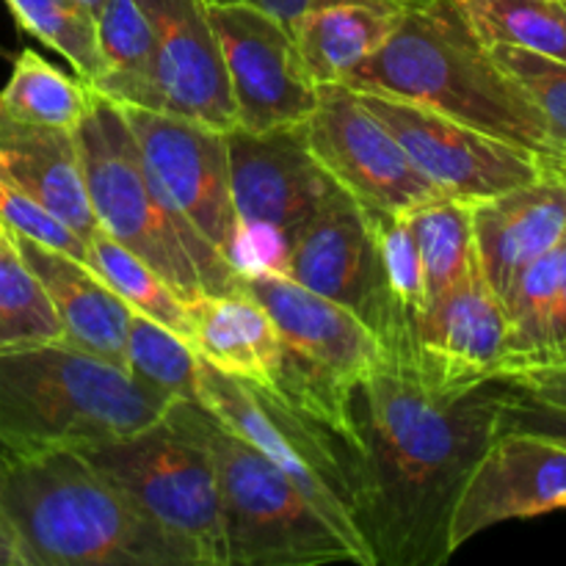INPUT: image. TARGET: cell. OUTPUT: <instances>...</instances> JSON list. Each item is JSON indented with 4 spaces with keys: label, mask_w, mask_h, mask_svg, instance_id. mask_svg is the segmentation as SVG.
<instances>
[{
    "label": "cell",
    "mask_w": 566,
    "mask_h": 566,
    "mask_svg": "<svg viewBox=\"0 0 566 566\" xmlns=\"http://www.w3.org/2000/svg\"><path fill=\"white\" fill-rule=\"evenodd\" d=\"M506 396V376L451 396L392 368L354 385L357 528L374 566H440L451 558L453 506L497 437Z\"/></svg>",
    "instance_id": "1"
},
{
    "label": "cell",
    "mask_w": 566,
    "mask_h": 566,
    "mask_svg": "<svg viewBox=\"0 0 566 566\" xmlns=\"http://www.w3.org/2000/svg\"><path fill=\"white\" fill-rule=\"evenodd\" d=\"M343 86L407 99L501 142L556 158V144L528 94L503 72L459 0H409L385 48Z\"/></svg>",
    "instance_id": "2"
},
{
    "label": "cell",
    "mask_w": 566,
    "mask_h": 566,
    "mask_svg": "<svg viewBox=\"0 0 566 566\" xmlns=\"http://www.w3.org/2000/svg\"><path fill=\"white\" fill-rule=\"evenodd\" d=\"M0 520L22 566H199L180 539L138 512L81 451L6 464Z\"/></svg>",
    "instance_id": "3"
},
{
    "label": "cell",
    "mask_w": 566,
    "mask_h": 566,
    "mask_svg": "<svg viewBox=\"0 0 566 566\" xmlns=\"http://www.w3.org/2000/svg\"><path fill=\"white\" fill-rule=\"evenodd\" d=\"M177 398L64 340L0 352V459L86 451L158 423Z\"/></svg>",
    "instance_id": "4"
},
{
    "label": "cell",
    "mask_w": 566,
    "mask_h": 566,
    "mask_svg": "<svg viewBox=\"0 0 566 566\" xmlns=\"http://www.w3.org/2000/svg\"><path fill=\"white\" fill-rule=\"evenodd\" d=\"M75 142L88 205L105 235L153 265L188 304L208 293L238 291V274L224 254L155 191L114 99L94 92Z\"/></svg>",
    "instance_id": "5"
},
{
    "label": "cell",
    "mask_w": 566,
    "mask_h": 566,
    "mask_svg": "<svg viewBox=\"0 0 566 566\" xmlns=\"http://www.w3.org/2000/svg\"><path fill=\"white\" fill-rule=\"evenodd\" d=\"M171 418L191 431L216 468L227 566H318L363 556L258 448L227 429L199 401H175Z\"/></svg>",
    "instance_id": "6"
},
{
    "label": "cell",
    "mask_w": 566,
    "mask_h": 566,
    "mask_svg": "<svg viewBox=\"0 0 566 566\" xmlns=\"http://www.w3.org/2000/svg\"><path fill=\"white\" fill-rule=\"evenodd\" d=\"M197 401L241 440L258 448L318 509L326 523L374 566L357 528L359 462L343 437L260 385L199 363Z\"/></svg>",
    "instance_id": "7"
},
{
    "label": "cell",
    "mask_w": 566,
    "mask_h": 566,
    "mask_svg": "<svg viewBox=\"0 0 566 566\" xmlns=\"http://www.w3.org/2000/svg\"><path fill=\"white\" fill-rule=\"evenodd\" d=\"M81 453L138 512L180 539L199 566H227L216 468L202 442L171 412L136 434Z\"/></svg>",
    "instance_id": "8"
},
{
    "label": "cell",
    "mask_w": 566,
    "mask_h": 566,
    "mask_svg": "<svg viewBox=\"0 0 566 566\" xmlns=\"http://www.w3.org/2000/svg\"><path fill=\"white\" fill-rule=\"evenodd\" d=\"M287 276L352 310L379 340L385 368L407 374L415 324L387 293L368 210L340 186L293 235Z\"/></svg>",
    "instance_id": "9"
},
{
    "label": "cell",
    "mask_w": 566,
    "mask_h": 566,
    "mask_svg": "<svg viewBox=\"0 0 566 566\" xmlns=\"http://www.w3.org/2000/svg\"><path fill=\"white\" fill-rule=\"evenodd\" d=\"M302 130L326 175L365 210L407 216L442 197L354 88L318 86V103Z\"/></svg>",
    "instance_id": "10"
},
{
    "label": "cell",
    "mask_w": 566,
    "mask_h": 566,
    "mask_svg": "<svg viewBox=\"0 0 566 566\" xmlns=\"http://www.w3.org/2000/svg\"><path fill=\"white\" fill-rule=\"evenodd\" d=\"M357 94L385 122L409 160L442 197L475 205L512 188L528 186L545 175L542 158L528 149L514 147L407 99Z\"/></svg>",
    "instance_id": "11"
},
{
    "label": "cell",
    "mask_w": 566,
    "mask_h": 566,
    "mask_svg": "<svg viewBox=\"0 0 566 566\" xmlns=\"http://www.w3.org/2000/svg\"><path fill=\"white\" fill-rule=\"evenodd\" d=\"M230 77L235 127L252 133L296 127L318 103L291 28L252 6H208Z\"/></svg>",
    "instance_id": "12"
},
{
    "label": "cell",
    "mask_w": 566,
    "mask_h": 566,
    "mask_svg": "<svg viewBox=\"0 0 566 566\" xmlns=\"http://www.w3.org/2000/svg\"><path fill=\"white\" fill-rule=\"evenodd\" d=\"M119 108L155 191L224 254L235 230L227 133L164 111Z\"/></svg>",
    "instance_id": "13"
},
{
    "label": "cell",
    "mask_w": 566,
    "mask_h": 566,
    "mask_svg": "<svg viewBox=\"0 0 566 566\" xmlns=\"http://www.w3.org/2000/svg\"><path fill=\"white\" fill-rule=\"evenodd\" d=\"M506 359L503 302L475 263L418 318L409 376L434 392H464L495 379Z\"/></svg>",
    "instance_id": "14"
},
{
    "label": "cell",
    "mask_w": 566,
    "mask_h": 566,
    "mask_svg": "<svg viewBox=\"0 0 566 566\" xmlns=\"http://www.w3.org/2000/svg\"><path fill=\"white\" fill-rule=\"evenodd\" d=\"M566 509V446L501 431L470 473L448 525L453 553L492 525L531 520Z\"/></svg>",
    "instance_id": "15"
},
{
    "label": "cell",
    "mask_w": 566,
    "mask_h": 566,
    "mask_svg": "<svg viewBox=\"0 0 566 566\" xmlns=\"http://www.w3.org/2000/svg\"><path fill=\"white\" fill-rule=\"evenodd\" d=\"M155 25V108L216 130L235 127L230 77L205 0H142Z\"/></svg>",
    "instance_id": "16"
},
{
    "label": "cell",
    "mask_w": 566,
    "mask_h": 566,
    "mask_svg": "<svg viewBox=\"0 0 566 566\" xmlns=\"http://www.w3.org/2000/svg\"><path fill=\"white\" fill-rule=\"evenodd\" d=\"M235 221H263L296 235L337 182L310 153L302 125L227 130Z\"/></svg>",
    "instance_id": "17"
},
{
    "label": "cell",
    "mask_w": 566,
    "mask_h": 566,
    "mask_svg": "<svg viewBox=\"0 0 566 566\" xmlns=\"http://www.w3.org/2000/svg\"><path fill=\"white\" fill-rule=\"evenodd\" d=\"M238 287L263 304L287 352L315 374L354 387L385 368V352L376 335L343 304L298 285L291 276H238Z\"/></svg>",
    "instance_id": "18"
},
{
    "label": "cell",
    "mask_w": 566,
    "mask_h": 566,
    "mask_svg": "<svg viewBox=\"0 0 566 566\" xmlns=\"http://www.w3.org/2000/svg\"><path fill=\"white\" fill-rule=\"evenodd\" d=\"M11 243L48 293L61 340L127 370V326L133 310L83 260L14 232Z\"/></svg>",
    "instance_id": "19"
},
{
    "label": "cell",
    "mask_w": 566,
    "mask_h": 566,
    "mask_svg": "<svg viewBox=\"0 0 566 566\" xmlns=\"http://www.w3.org/2000/svg\"><path fill=\"white\" fill-rule=\"evenodd\" d=\"M566 235V186L542 175L473 205L475 254L484 280L503 298L517 274Z\"/></svg>",
    "instance_id": "20"
},
{
    "label": "cell",
    "mask_w": 566,
    "mask_h": 566,
    "mask_svg": "<svg viewBox=\"0 0 566 566\" xmlns=\"http://www.w3.org/2000/svg\"><path fill=\"white\" fill-rule=\"evenodd\" d=\"M0 180L36 199L81 241H88L99 230L72 130L0 116Z\"/></svg>",
    "instance_id": "21"
},
{
    "label": "cell",
    "mask_w": 566,
    "mask_h": 566,
    "mask_svg": "<svg viewBox=\"0 0 566 566\" xmlns=\"http://www.w3.org/2000/svg\"><path fill=\"white\" fill-rule=\"evenodd\" d=\"M191 348L224 374L271 387L285 359L274 321L247 291L208 293L188 304Z\"/></svg>",
    "instance_id": "22"
},
{
    "label": "cell",
    "mask_w": 566,
    "mask_h": 566,
    "mask_svg": "<svg viewBox=\"0 0 566 566\" xmlns=\"http://www.w3.org/2000/svg\"><path fill=\"white\" fill-rule=\"evenodd\" d=\"M409 0H337L310 9L291 33L315 86L346 83L354 70L374 59Z\"/></svg>",
    "instance_id": "23"
},
{
    "label": "cell",
    "mask_w": 566,
    "mask_h": 566,
    "mask_svg": "<svg viewBox=\"0 0 566 566\" xmlns=\"http://www.w3.org/2000/svg\"><path fill=\"white\" fill-rule=\"evenodd\" d=\"M94 25L103 55V75L92 83L94 92L119 105L153 111L155 25L142 0H105Z\"/></svg>",
    "instance_id": "24"
},
{
    "label": "cell",
    "mask_w": 566,
    "mask_h": 566,
    "mask_svg": "<svg viewBox=\"0 0 566 566\" xmlns=\"http://www.w3.org/2000/svg\"><path fill=\"white\" fill-rule=\"evenodd\" d=\"M94 103V88L50 64L36 50L14 55L11 77L0 88V116L36 127L77 130Z\"/></svg>",
    "instance_id": "25"
},
{
    "label": "cell",
    "mask_w": 566,
    "mask_h": 566,
    "mask_svg": "<svg viewBox=\"0 0 566 566\" xmlns=\"http://www.w3.org/2000/svg\"><path fill=\"white\" fill-rule=\"evenodd\" d=\"M83 263L122 298L130 310L147 315L155 324L166 326L177 337L191 346V318H188V302L138 254L116 243L103 230L94 232L86 241V258Z\"/></svg>",
    "instance_id": "26"
},
{
    "label": "cell",
    "mask_w": 566,
    "mask_h": 566,
    "mask_svg": "<svg viewBox=\"0 0 566 566\" xmlns=\"http://www.w3.org/2000/svg\"><path fill=\"white\" fill-rule=\"evenodd\" d=\"M407 219L418 241L420 260H423L426 296H429V304H434L479 263L473 238V205L440 197L415 208L412 213H407Z\"/></svg>",
    "instance_id": "27"
},
{
    "label": "cell",
    "mask_w": 566,
    "mask_h": 566,
    "mask_svg": "<svg viewBox=\"0 0 566 566\" xmlns=\"http://www.w3.org/2000/svg\"><path fill=\"white\" fill-rule=\"evenodd\" d=\"M486 44H514L566 61V6L562 0H459Z\"/></svg>",
    "instance_id": "28"
},
{
    "label": "cell",
    "mask_w": 566,
    "mask_h": 566,
    "mask_svg": "<svg viewBox=\"0 0 566 566\" xmlns=\"http://www.w3.org/2000/svg\"><path fill=\"white\" fill-rule=\"evenodd\" d=\"M22 33L64 55L75 75L92 86L103 75L94 14L77 0H6Z\"/></svg>",
    "instance_id": "29"
},
{
    "label": "cell",
    "mask_w": 566,
    "mask_h": 566,
    "mask_svg": "<svg viewBox=\"0 0 566 566\" xmlns=\"http://www.w3.org/2000/svg\"><path fill=\"white\" fill-rule=\"evenodd\" d=\"M199 357L182 337L133 310L127 326V374L177 398L197 401Z\"/></svg>",
    "instance_id": "30"
},
{
    "label": "cell",
    "mask_w": 566,
    "mask_h": 566,
    "mask_svg": "<svg viewBox=\"0 0 566 566\" xmlns=\"http://www.w3.org/2000/svg\"><path fill=\"white\" fill-rule=\"evenodd\" d=\"M48 340H61L53 304L17 249H9L0 254V352Z\"/></svg>",
    "instance_id": "31"
},
{
    "label": "cell",
    "mask_w": 566,
    "mask_h": 566,
    "mask_svg": "<svg viewBox=\"0 0 566 566\" xmlns=\"http://www.w3.org/2000/svg\"><path fill=\"white\" fill-rule=\"evenodd\" d=\"M368 219L374 227L387 293H390L392 304L401 310V315H407L418 326V318L429 307V296H426L423 260H420L409 219L407 216L374 213V210H368Z\"/></svg>",
    "instance_id": "32"
},
{
    "label": "cell",
    "mask_w": 566,
    "mask_h": 566,
    "mask_svg": "<svg viewBox=\"0 0 566 566\" xmlns=\"http://www.w3.org/2000/svg\"><path fill=\"white\" fill-rule=\"evenodd\" d=\"M490 50L542 114L556 144V158H566V61L514 44H490Z\"/></svg>",
    "instance_id": "33"
},
{
    "label": "cell",
    "mask_w": 566,
    "mask_h": 566,
    "mask_svg": "<svg viewBox=\"0 0 566 566\" xmlns=\"http://www.w3.org/2000/svg\"><path fill=\"white\" fill-rule=\"evenodd\" d=\"M291 247L293 235L282 227L263 224V221H235L224 258L238 276H287Z\"/></svg>",
    "instance_id": "34"
},
{
    "label": "cell",
    "mask_w": 566,
    "mask_h": 566,
    "mask_svg": "<svg viewBox=\"0 0 566 566\" xmlns=\"http://www.w3.org/2000/svg\"><path fill=\"white\" fill-rule=\"evenodd\" d=\"M0 221L14 235H25L31 241L44 243L50 249H59V252L72 254L77 260L86 258V241H81L64 221L55 219L36 199L17 191L6 180H0Z\"/></svg>",
    "instance_id": "35"
},
{
    "label": "cell",
    "mask_w": 566,
    "mask_h": 566,
    "mask_svg": "<svg viewBox=\"0 0 566 566\" xmlns=\"http://www.w3.org/2000/svg\"><path fill=\"white\" fill-rule=\"evenodd\" d=\"M501 431H525V434L545 437V440L566 446V409L534 401L509 381V396L497 418V434Z\"/></svg>",
    "instance_id": "36"
},
{
    "label": "cell",
    "mask_w": 566,
    "mask_h": 566,
    "mask_svg": "<svg viewBox=\"0 0 566 566\" xmlns=\"http://www.w3.org/2000/svg\"><path fill=\"white\" fill-rule=\"evenodd\" d=\"M564 254H566V235H564ZM536 368H566V258H564L562 282H558L556 298H553L551 321H547L545 346H542L534 368L528 370H536ZM520 374H523V370H520Z\"/></svg>",
    "instance_id": "37"
},
{
    "label": "cell",
    "mask_w": 566,
    "mask_h": 566,
    "mask_svg": "<svg viewBox=\"0 0 566 566\" xmlns=\"http://www.w3.org/2000/svg\"><path fill=\"white\" fill-rule=\"evenodd\" d=\"M520 392L531 396L534 401L551 403V407L566 409V368H536L523 374L506 376Z\"/></svg>",
    "instance_id": "38"
},
{
    "label": "cell",
    "mask_w": 566,
    "mask_h": 566,
    "mask_svg": "<svg viewBox=\"0 0 566 566\" xmlns=\"http://www.w3.org/2000/svg\"><path fill=\"white\" fill-rule=\"evenodd\" d=\"M208 6H252V9L265 11V14L276 17L280 22H285L287 28H293V22L302 14H307L310 9L324 3H337V0H205Z\"/></svg>",
    "instance_id": "39"
},
{
    "label": "cell",
    "mask_w": 566,
    "mask_h": 566,
    "mask_svg": "<svg viewBox=\"0 0 566 566\" xmlns=\"http://www.w3.org/2000/svg\"><path fill=\"white\" fill-rule=\"evenodd\" d=\"M0 566H22L20 553H17V545L3 520H0Z\"/></svg>",
    "instance_id": "40"
},
{
    "label": "cell",
    "mask_w": 566,
    "mask_h": 566,
    "mask_svg": "<svg viewBox=\"0 0 566 566\" xmlns=\"http://www.w3.org/2000/svg\"><path fill=\"white\" fill-rule=\"evenodd\" d=\"M545 171L547 175H553L556 177V180H562L564 186H566V158H556V160H545Z\"/></svg>",
    "instance_id": "41"
},
{
    "label": "cell",
    "mask_w": 566,
    "mask_h": 566,
    "mask_svg": "<svg viewBox=\"0 0 566 566\" xmlns=\"http://www.w3.org/2000/svg\"><path fill=\"white\" fill-rule=\"evenodd\" d=\"M9 249H14V243H11V232H9V227L0 221V254L9 252Z\"/></svg>",
    "instance_id": "42"
},
{
    "label": "cell",
    "mask_w": 566,
    "mask_h": 566,
    "mask_svg": "<svg viewBox=\"0 0 566 566\" xmlns=\"http://www.w3.org/2000/svg\"><path fill=\"white\" fill-rule=\"evenodd\" d=\"M77 3H83V6H86L88 11H92V14H97V11L103 9V3H105V0H77Z\"/></svg>",
    "instance_id": "43"
},
{
    "label": "cell",
    "mask_w": 566,
    "mask_h": 566,
    "mask_svg": "<svg viewBox=\"0 0 566 566\" xmlns=\"http://www.w3.org/2000/svg\"><path fill=\"white\" fill-rule=\"evenodd\" d=\"M3 468H6V462H3V459H0V473H3Z\"/></svg>",
    "instance_id": "44"
},
{
    "label": "cell",
    "mask_w": 566,
    "mask_h": 566,
    "mask_svg": "<svg viewBox=\"0 0 566 566\" xmlns=\"http://www.w3.org/2000/svg\"><path fill=\"white\" fill-rule=\"evenodd\" d=\"M562 3H566V0H562Z\"/></svg>",
    "instance_id": "45"
},
{
    "label": "cell",
    "mask_w": 566,
    "mask_h": 566,
    "mask_svg": "<svg viewBox=\"0 0 566 566\" xmlns=\"http://www.w3.org/2000/svg\"><path fill=\"white\" fill-rule=\"evenodd\" d=\"M564 6H566V3H564Z\"/></svg>",
    "instance_id": "46"
}]
</instances>
